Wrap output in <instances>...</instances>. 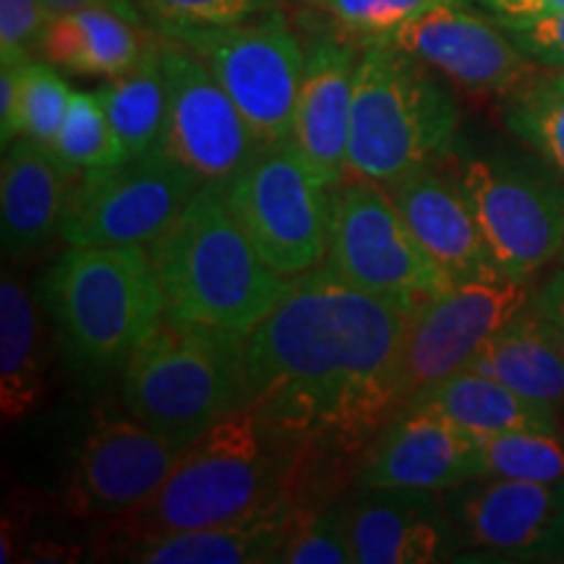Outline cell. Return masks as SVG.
Wrapping results in <instances>:
<instances>
[{
  "label": "cell",
  "mask_w": 564,
  "mask_h": 564,
  "mask_svg": "<svg viewBox=\"0 0 564 564\" xmlns=\"http://www.w3.org/2000/svg\"><path fill=\"white\" fill-rule=\"evenodd\" d=\"M408 319L411 314L358 291L329 267L299 274L243 335L246 405L291 436L312 470L361 460L408 405Z\"/></svg>",
  "instance_id": "obj_1"
},
{
  "label": "cell",
  "mask_w": 564,
  "mask_h": 564,
  "mask_svg": "<svg viewBox=\"0 0 564 564\" xmlns=\"http://www.w3.org/2000/svg\"><path fill=\"white\" fill-rule=\"evenodd\" d=\"M306 474L308 457L299 444L243 403L188 442L160 489L112 518L105 535L110 544L152 539L301 505Z\"/></svg>",
  "instance_id": "obj_2"
},
{
  "label": "cell",
  "mask_w": 564,
  "mask_h": 564,
  "mask_svg": "<svg viewBox=\"0 0 564 564\" xmlns=\"http://www.w3.org/2000/svg\"><path fill=\"white\" fill-rule=\"evenodd\" d=\"M150 253L167 316L238 335L251 333L293 280L259 257L232 215L225 183H204Z\"/></svg>",
  "instance_id": "obj_3"
},
{
  "label": "cell",
  "mask_w": 564,
  "mask_h": 564,
  "mask_svg": "<svg viewBox=\"0 0 564 564\" xmlns=\"http://www.w3.org/2000/svg\"><path fill=\"white\" fill-rule=\"evenodd\" d=\"M68 369L87 382L123 371L165 316L150 246H68L40 282Z\"/></svg>",
  "instance_id": "obj_4"
},
{
  "label": "cell",
  "mask_w": 564,
  "mask_h": 564,
  "mask_svg": "<svg viewBox=\"0 0 564 564\" xmlns=\"http://www.w3.org/2000/svg\"><path fill=\"white\" fill-rule=\"evenodd\" d=\"M460 108L432 66L392 42L361 45L345 178L390 183L453 152Z\"/></svg>",
  "instance_id": "obj_5"
},
{
  "label": "cell",
  "mask_w": 564,
  "mask_h": 564,
  "mask_svg": "<svg viewBox=\"0 0 564 564\" xmlns=\"http://www.w3.org/2000/svg\"><path fill=\"white\" fill-rule=\"evenodd\" d=\"M126 413L186 447L246 403L243 335L162 319L121 371Z\"/></svg>",
  "instance_id": "obj_6"
},
{
  "label": "cell",
  "mask_w": 564,
  "mask_h": 564,
  "mask_svg": "<svg viewBox=\"0 0 564 564\" xmlns=\"http://www.w3.org/2000/svg\"><path fill=\"white\" fill-rule=\"evenodd\" d=\"M337 186L291 137L259 147L225 192L259 257L291 280L327 259Z\"/></svg>",
  "instance_id": "obj_7"
},
{
  "label": "cell",
  "mask_w": 564,
  "mask_h": 564,
  "mask_svg": "<svg viewBox=\"0 0 564 564\" xmlns=\"http://www.w3.org/2000/svg\"><path fill=\"white\" fill-rule=\"evenodd\" d=\"M158 30L181 42L212 70L232 97L262 147L293 137L303 42L280 11L225 24L158 21Z\"/></svg>",
  "instance_id": "obj_8"
},
{
  "label": "cell",
  "mask_w": 564,
  "mask_h": 564,
  "mask_svg": "<svg viewBox=\"0 0 564 564\" xmlns=\"http://www.w3.org/2000/svg\"><path fill=\"white\" fill-rule=\"evenodd\" d=\"M324 267L405 314L453 288V280L415 241L390 192L366 178H345L337 186Z\"/></svg>",
  "instance_id": "obj_9"
},
{
  "label": "cell",
  "mask_w": 564,
  "mask_h": 564,
  "mask_svg": "<svg viewBox=\"0 0 564 564\" xmlns=\"http://www.w3.org/2000/svg\"><path fill=\"white\" fill-rule=\"evenodd\" d=\"M457 186L474 212L491 259L507 278L528 282L564 249V181L507 154H468Z\"/></svg>",
  "instance_id": "obj_10"
},
{
  "label": "cell",
  "mask_w": 564,
  "mask_h": 564,
  "mask_svg": "<svg viewBox=\"0 0 564 564\" xmlns=\"http://www.w3.org/2000/svg\"><path fill=\"white\" fill-rule=\"evenodd\" d=\"M204 186L165 147L82 173L58 236L68 246H152Z\"/></svg>",
  "instance_id": "obj_11"
},
{
  "label": "cell",
  "mask_w": 564,
  "mask_h": 564,
  "mask_svg": "<svg viewBox=\"0 0 564 564\" xmlns=\"http://www.w3.org/2000/svg\"><path fill=\"white\" fill-rule=\"evenodd\" d=\"M531 306L523 280L499 278L460 282L423 301L408 319L403 377L408 403L442 379L468 369L474 356Z\"/></svg>",
  "instance_id": "obj_12"
},
{
  "label": "cell",
  "mask_w": 564,
  "mask_h": 564,
  "mask_svg": "<svg viewBox=\"0 0 564 564\" xmlns=\"http://www.w3.org/2000/svg\"><path fill=\"white\" fill-rule=\"evenodd\" d=\"M162 68L167 87L162 147L204 183L228 186L262 144L212 70L167 34H162Z\"/></svg>",
  "instance_id": "obj_13"
},
{
  "label": "cell",
  "mask_w": 564,
  "mask_h": 564,
  "mask_svg": "<svg viewBox=\"0 0 564 564\" xmlns=\"http://www.w3.org/2000/svg\"><path fill=\"white\" fill-rule=\"evenodd\" d=\"M460 552L497 562H562L564 481L474 478L444 491Z\"/></svg>",
  "instance_id": "obj_14"
},
{
  "label": "cell",
  "mask_w": 564,
  "mask_h": 564,
  "mask_svg": "<svg viewBox=\"0 0 564 564\" xmlns=\"http://www.w3.org/2000/svg\"><path fill=\"white\" fill-rule=\"evenodd\" d=\"M181 449L133 415H105L82 442L58 510L74 520L121 518L160 489Z\"/></svg>",
  "instance_id": "obj_15"
},
{
  "label": "cell",
  "mask_w": 564,
  "mask_h": 564,
  "mask_svg": "<svg viewBox=\"0 0 564 564\" xmlns=\"http://www.w3.org/2000/svg\"><path fill=\"white\" fill-rule=\"evenodd\" d=\"M465 6H440L379 42L403 47L465 95L507 100L544 68L523 55L491 17Z\"/></svg>",
  "instance_id": "obj_16"
},
{
  "label": "cell",
  "mask_w": 564,
  "mask_h": 564,
  "mask_svg": "<svg viewBox=\"0 0 564 564\" xmlns=\"http://www.w3.org/2000/svg\"><path fill=\"white\" fill-rule=\"evenodd\" d=\"M481 440L429 405L408 403L356 465V489L444 494L478 478Z\"/></svg>",
  "instance_id": "obj_17"
},
{
  "label": "cell",
  "mask_w": 564,
  "mask_h": 564,
  "mask_svg": "<svg viewBox=\"0 0 564 564\" xmlns=\"http://www.w3.org/2000/svg\"><path fill=\"white\" fill-rule=\"evenodd\" d=\"M348 499L352 564H436L457 560L444 497L419 489H356Z\"/></svg>",
  "instance_id": "obj_18"
},
{
  "label": "cell",
  "mask_w": 564,
  "mask_h": 564,
  "mask_svg": "<svg viewBox=\"0 0 564 564\" xmlns=\"http://www.w3.org/2000/svg\"><path fill=\"white\" fill-rule=\"evenodd\" d=\"M306 61L293 116V141L329 178L345 181L352 89L361 45L340 30H319L303 42Z\"/></svg>",
  "instance_id": "obj_19"
},
{
  "label": "cell",
  "mask_w": 564,
  "mask_h": 564,
  "mask_svg": "<svg viewBox=\"0 0 564 564\" xmlns=\"http://www.w3.org/2000/svg\"><path fill=\"white\" fill-rule=\"evenodd\" d=\"M384 188L403 212L415 241L453 285L502 274L457 181H447L436 167H421Z\"/></svg>",
  "instance_id": "obj_20"
},
{
  "label": "cell",
  "mask_w": 564,
  "mask_h": 564,
  "mask_svg": "<svg viewBox=\"0 0 564 564\" xmlns=\"http://www.w3.org/2000/svg\"><path fill=\"white\" fill-rule=\"evenodd\" d=\"M79 175L42 141L19 137L6 147L0 167V238L6 259L34 253L61 232L63 207Z\"/></svg>",
  "instance_id": "obj_21"
},
{
  "label": "cell",
  "mask_w": 564,
  "mask_h": 564,
  "mask_svg": "<svg viewBox=\"0 0 564 564\" xmlns=\"http://www.w3.org/2000/svg\"><path fill=\"white\" fill-rule=\"evenodd\" d=\"M299 505L238 520V523L199 528L137 541H112V560L139 564H267L278 554L291 533Z\"/></svg>",
  "instance_id": "obj_22"
},
{
  "label": "cell",
  "mask_w": 564,
  "mask_h": 564,
  "mask_svg": "<svg viewBox=\"0 0 564 564\" xmlns=\"http://www.w3.org/2000/svg\"><path fill=\"white\" fill-rule=\"evenodd\" d=\"M158 30L110 9L55 13L40 55L58 70L89 79H116L144 58Z\"/></svg>",
  "instance_id": "obj_23"
},
{
  "label": "cell",
  "mask_w": 564,
  "mask_h": 564,
  "mask_svg": "<svg viewBox=\"0 0 564 564\" xmlns=\"http://www.w3.org/2000/svg\"><path fill=\"white\" fill-rule=\"evenodd\" d=\"M411 403L434 408L478 440L512 432L560 434V413L470 369L442 379L426 392L415 394Z\"/></svg>",
  "instance_id": "obj_24"
},
{
  "label": "cell",
  "mask_w": 564,
  "mask_h": 564,
  "mask_svg": "<svg viewBox=\"0 0 564 564\" xmlns=\"http://www.w3.org/2000/svg\"><path fill=\"white\" fill-rule=\"evenodd\" d=\"M45 348L37 303L17 274L0 280V413L3 423L32 415L45 398Z\"/></svg>",
  "instance_id": "obj_25"
},
{
  "label": "cell",
  "mask_w": 564,
  "mask_h": 564,
  "mask_svg": "<svg viewBox=\"0 0 564 564\" xmlns=\"http://www.w3.org/2000/svg\"><path fill=\"white\" fill-rule=\"evenodd\" d=\"M468 369L486 373L556 413L564 411V356L549 340L544 324L531 306L499 329L476 352Z\"/></svg>",
  "instance_id": "obj_26"
},
{
  "label": "cell",
  "mask_w": 564,
  "mask_h": 564,
  "mask_svg": "<svg viewBox=\"0 0 564 564\" xmlns=\"http://www.w3.org/2000/svg\"><path fill=\"white\" fill-rule=\"evenodd\" d=\"M160 32V30H158ZM105 116L121 137L129 158L162 144L167 116V87L162 68V34L137 66L95 89Z\"/></svg>",
  "instance_id": "obj_27"
},
{
  "label": "cell",
  "mask_w": 564,
  "mask_h": 564,
  "mask_svg": "<svg viewBox=\"0 0 564 564\" xmlns=\"http://www.w3.org/2000/svg\"><path fill=\"white\" fill-rule=\"evenodd\" d=\"M502 118L528 152L564 181V70H541L505 100Z\"/></svg>",
  "instance_id": "obj_28"
},
{
  "label": "cell",
  "mask_w": 564,
  "mask_h": 564,
  "mask_svg": "<svg viewBox=\"0 0 564 564\" xmlns=\"http://www.w3.org/2000/svg\"><path fill=\"white\" fill-rule=\"evenodd\" d=\"M478 478L562 484L564 440L560 434L512 432L484 436L478 449Z\"/></svg>",
  "instance_id": "obj_29"
},
{
  "label": "cell",
  "mask_w": 564,
  "mask_h": 564,
  "mask_svg": "<svg viewBox=\"0 0 564 564\" xmlns=\"http://www.w3.org/2000/svg\"><path fill=\"white\" fill-rule=\"evenodd\" d=\"M47 147L76 173L116 165L129 158L95 91H74L66 121Z\"/></svg>",
  "instance_id": "obj_30"
},
{
  "label": "cell",
  "mask_w": 564,
  "mask_h": 564,
  "mask_svg": "<svg viewBox=\"0 0 564 564\" xmlns=\"http://www.w3.org/2000/svg\"><path fill=\"white\" fill-rule=\"evenodd\" d=\"M278 562L285 564H352L348 502L299 505L291 533Z\"/></svg>",
  "instance_id": "obj_31"
},
{
  "label": "cell",
  "mask_w": 564,
  "mask_h": 564,
  "mask_svg": "<svg viewBox=\"0 0 564 564\" xmlns=\"http://www.w3.org/2000/svg\"><path fill=\"white\" fill-rule=\"evenodd\" d=\"M301 6L319 11L343 34L358 45L387 40L392 32L440 6H457L468 0H299Z\"/></svg>",
  "instance_id": "obj_32"
},
{
  "label": "cell",
  "mask_w": 564,
  "mask_h": 564,
  "mask_svg": "<svg viewBox=\"0 0 564 564\" xmlns=\"http://www.w3.org/2000/svg\"><path fill=\"white\" fill-rule=\"evenodd\" d=\"M74 89L58 74L53 63L30 61L24 68L19 100V133L42 144L58 137Z\"/></svg>",
  "instance_id": "obj_33"
},
{
  "label": "cell",
  "mask_w": 564,
  "mask_h": 564,
  "mask_svg": "<svg viewBox=\"0 0 564 564\" xmlns=\"http://www.w3.org/2000/svg\"><path fill=\"white\" fill-rule=\"evenodd\" d=\"M53 19L45 0H0V55L40 53Z\"/></svg>",
  "instance_id": "obj_34"
},
{
  "label": "cell",
  "mask_w": 564,
  "mask_h": 564,
  "mask_svg": "<svg viewBox=\"0 0 564 564\" xmlns=\"http://www.w3.org/2000/svg\"><path fill=\"white\" fill-rule=\"evenodd\" d=\"M272 0H144L158 21H196V24H225L251 19L270 11Z\"/></svg>",
  "instance_id": "obj_35"
},
{
  "label": "cell",
  "mask_w": 564,
  "mask_h": 564,
  "mask_svg": "<svg viewBox=\"0 0 564 564\" xmlns=\"http://www.w3.org/2000/svg\"><path fill=\"white\" fill-rule=\"evenodd\" d=\"M499 26L510 34V40L535 66L564 70V11L541 19L510 21V24Z\"/></svg>",
  "instance_id": "obj_36"
},
{
  "label": "cell",
  "mask_w": 564,
  "mask_h": 564,
  "mask_svg": "<svg viewBox=\"0 0 564 564\" xmlns=\"http://www.w3.org/2000/svg\"><path fill=\"white\" fill-rule=\"evenodd\" d=\"M32 55H0V141L3 150L17 141L19 133V100L24 68Z\"/></svg>",
  "instance_id": "obj_37"
},
{
  "label": "cell",
  "mask_w": 564,
  "mask_h": 564,
  "mask_svg": "<svg viewBox=\"0 0 564 564\" xmlns=\"http://www.w3.org/2000/svg\"><path fill=\"white\" fill-rule=\"evenodd\" d=\"M468 6L491 17L497 24L541 19L564 11V0H468Z\"/></svg>",
  "instance_id": "obj_38"
},
{
  "label": "cell",
  "mask_w": 564,
  "mask_h": 564,
  "mask_svg": "<svg viewBox=\"0 0 564 564\" xmlns=\"http://www.w3.org/2000/svg\"><path fill=\"white\" fill-rule=\"evenodd\" d=\"M531 312L541 319L564 322V264L549 272L544 282L531 293Z\"/></svg>",
  "instance_id": "obj_39"
},
{
  "label": "cell",
  "mask_w": 564,
  "mask_h": 564,
  "mask_svg": "<svg viewBox=\"0 0 564 564\" xmlns=\"http://www.w3.org/2000/svg\"><path fill=\"white\" fill-rule=\"evenodd\" d=\"M45 3L51 6L55 13L79 11V9H110V11L123 13V17H129L141 24V13L133 0H45Z\"/></svg>",
  "instance_id": "obj_40"
},
{
  "label": "cell",
  "mask_w": 564,
  "mask_h": 564,
  "mask_svg": "<svg viewBox=\"0 0 564 564\" xmlns=\"http://www.w3.org/2000/svg\"><path fill=\"white\" fill-rule=\"evenodd\" d=\"M539 316V314H535ZM541 319V316H539ZM541 324H544V329H546V335H549V340L554 343V348L562 352L564 356V322H552V319H541Z\"/></svg>",
  "instance_id": "obj_41"
},
{
  "label": "cell",
  "mask_w": 564,
  "mask_h": 564,
  "mask_svg": "<svg viewBox=\"0 0 564 564\" xmlns=\"http://www.w3.org/2000/svg\"><path fill=\"white\" fill-rule=\"evenodd\" d=\"M562 562H564V525H562Z\"/></svg>",
  "instance_id": "obj_42"
},
{
  "label": "cell",
  "mask_w": 564,
  "mask_h": 564,
  "mask_svg": "<svg viewBox=\"0 0 564 564\" xmlns=\"http://www.w3.org/2000/svg\"><path fill=\"white\" fill-rule=\"evenodd\" d=\"M560 262L564 264V249H562V253H560Z\"/></svg>",
  "instance_id": "obj_43"
},
{
  "label": "cell",
  "mask_w": 564,
  "mask_h": 564,
  "mask_svg": "<svg viewBox=\"0 0 564 564\" xmlns=\"http://www.w3.org/2000/svg\"><path fill=\"white\" fill-rule=\"evenodd\" d=\"M562 413H564V411H562Z\"/></svg>",
  "instance_id": "obj_44"
}]
</instances>
